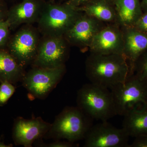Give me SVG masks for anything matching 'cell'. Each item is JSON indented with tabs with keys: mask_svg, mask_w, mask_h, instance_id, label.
<instances>
[{
	"mask_svg": "<svg viewBox=\"0 0 147 147\" xmlns=\"http://www.w3.org/2000/svg\"><path fill=\"white\" fill-rule=\"evenodd\" d=\"M10 26L6 20L0 22V48H6L10 38Z\"/></svg>",
	"mask_w": 147,
	"mask_h": 147,
	"instance_id": "22",
	"label": "cell"
},
{
	"mask_svg": "<svg viewBox=\"0 0 147 147\" xmlns=\"http://www.w3.org/2000/svg\"><path fill=\"white\" fill-rule=\"evenodd\" d=\"M106 24L83 13L63 36L70 46L89 48L95 36Z\"/></svg>",
	"mask_w": 147,
	"mask_h": 147,
	"instance_id": "11",
	"label": "cell"
},
{
	"mask_svg": "<svg viewBox=\"0 0 147 147\" xmlns=\"http://www.w3.org/2000/svg\"><path fill=\"white\" fill-rule=\"evenodd\" d=\"M133 26L147 35V12L143 13Z\"/></svg>",
	"mask_w": 147,
	"mask_h": 147,
	"instance_id": "23",
	"label": "cell"
},
{
	"mask_svg": "<svg viewBox=\"0 0 147 147\" xmlns=\"http://www.w3.org/2000/svg\"><path fill=\"white\" fill-rule=\"evenodd\" d=\"M66 70L65 65L55 68L32 67L21 82L29 99L46 98L61 82Z\"/></svg>",
	"mask_w": 147,
	"mask_h": 147,
	"instance_id": "5",
	"label": "cell"
},
{
	"mask_svg": "<svg viewBox=\"0 0 147 147\" xmlns=\"http://www.w3.org/2000/svg\"><path fill=\"white\" fill-rule=\"evenodd\" d=\"M13 144H5L3 141V136H1L0 137V147H12Z\"/></svg>",
	"mask_w": 147,
	"mask_h": 147,
	"instance_id": "28",
	"label": "cell"
},
{
	"mask_svg": "<svg viewBox=\"0 0 147 147\" xmlns=\"http://www.w3.org/2000/svg\"><path fill=\"white\" fill-rule=\"evenodd\" d=\"M26 72L6 48H0V83L16 85L22 82Z\"/></svg>",
	"mask_w": 147,
	"mask_h": 147,
	"instance_id": "16",
	"label": "cell"
},
{
	"mask_svg": "<svg viewBox=\"0 0 147 147\" xmlns=\"http://www.w3.org/2000/svg\"><path fill=\"white\" fill-rule=\"evenodd\" d=\"M91 0H68L67 4L75 9L85 5Z\"/></svg>",
	"mask_w": 147,
	"mask_h": 147,
	"instance_id": "25",
	"label": "cell"
},
{
	"mask_svg": "<svg viewBox=\"0 0 147 147\" xmlns=\"http://www.w3.org/2000/svg\"><path fill=\"white\" fill-rule=\"evenodd\" d=\"M110 90L117 115L123 116L129 108L147 103V81L135 74Z\"/></svg>",
	"mask_w": 147,
	"mask_h": 147,
	"instance_id": "6",
	"label": "cell"
},
{
	"mask_svg": "<svg viewBox=\"0 0 147 147\" xmlns=\"http://www.w3.org/2000/svg\"><path fill=\"white\" fill-rule=\"evenodd\" d=\"M40 34L37 28L26 24L10 37L6 49L24 69L31 65L36 56Z\"/></svg>",
	"mask_w": 147,
	"mask_h": 147,
	"instance_id": "7",
	"label": "cell"
},
{
	"mask_svg": "<svg viewBox=\"0 0 147 147\" xmlns=\"http://www.w3.org/2000/svg\"><path fill=\"white\" fill-rule=\"evenodd\" d=\"M114 5L121 27L133 26L143 13L140 0H115Z\"/></svg>",
	"mask_w": 147,
	"mask_h": 147,
	"instance_id": "18",
	"label": "cell"
},
{
	"mask_svg": "<svg viewBox=\"0 0 147 147\" xmlns=\"http://www.w3.org/2000/svg\"><path fill=\"white\" fill-rule=\"evenodd\" d=\"M134 72L147 81V50L139 57L135 63Z\"/></svg>",
	"mask_w": 147,
	"mask_h": 147,
	"instance_id": "20",
	"label": "cell"
},
{
	"mask_svg": "<svg viewBox=\"0 0 147 147\" xmlns=\"http://www.w3.org/2000/svg\"><path fill=\"white\" fill-rule=\"evenodd\" d=\"M93 121L77 106H67L56 116L44 138L54 141L65 139L73 143L84 140Z\"/></svg>",
	"mask_w": 147,
	"mask_h": 147,
	"instance_id": "2",
	"label": "cell"
},
{
	"mask_svg": "<svg viewBox=\"0 0 147 147\" xmlns=\"http://www.w3.org/2000/svg\"><path fill=\"white\" fill-rule=\"evenodd\" d=\"M45 3L43 0H22L8 10L6 21L10 29L22 24L37 23Z\"/></svg>",
	"mask_w": 147,
	"mask_h": 147,
	"instance_id": "13",
	"label": "cell"
},
{
	"mask_svg": "<svg viewBox=\"0 0 147 147\" xmlns=\"http://www.w3.org/2000/svg\"><path fill=\"white\" fill-rule=\"evenodd\" d=\"M123 116L122 128L129 137L147 135V103L129 108Z\"/></svg>",
	"mask_w": 147,
	"mask_h": 147,
	"instance_id": "15",
	"label": "cell"
},
{
	"mask_svg": "<svg viewBox=\"0 0 147 147\" xmlns=\"http://www.w3.org/2000/svg\"><path fill=\"white\" fill-rule=\"evenodd\" d=\"M109 1H110L111 2L113 3V4H114V2H115V0H109Z\"/></svg>",
	"mask_w": 147,
	"mask_h": 147,
	"instance_id": "29",
	"label": "cell"
},
{
	"mask_svg": "<svg viewBox=\"0 0 147 147\" xmlns=\"http://www.w3.org/2000/svg\"><path fill=\"white\" fill-rule=\"evenodd\" d=\"M76 9L105 24H117L115 6L109 0H91L85 5Z\"/></svg>",
	"mask_w": 147,
	"mask_h": 147,
	"instance_id": "17",
	"label": "cell"
},
{
	"mask_svg": "<svg viewBox=\"0 0 147 147\" xmlns=\"http://www.w3.org/2000/svg\"><path fill=\"white\" fill-rule=\"evenodd\" d=\"M141 5L143 13L147 12V0H142Z\"/></svg>",
	"mask_w": 147,
	"mask_h": 147,
	"instance_id": "27",
	"label": "cell"
},
{
	"mask_svg": "<svg viewBox=\"0 0 147 147\" xmlns=\"http://www.w3.org/2000/svg\"><path fill=\"white\" fill-rule=\"evenodd\" d=\"M135 139L128 147H147V135H142L134 137Z\"/></svg>",
	"mask_w": 147,
	"mask_h": 147,
	"instance_id": "24",
	"label": "cell"
},
{
	"mask_svg": "<svg viewBox=\"0 0 147 147\" xmlns=\"http://www.w3.org/2000/svg\"><path fill=\"white\" fill-rule=\"evenodd\" d=\"M76 103L93 120L105 121L117 115L111 90L91 83L84 84L78 91Z\"/></svg>",
	"mask_w": 147,
	"mask_h": 147,
	"instance_id": "3",
	"label": "cell"
},
{
	"mask_svg": "<svg viewBox=\"0 0 147 147\" xmlns=\"http://www.w3.org/2000/svg\"><path fill=\"white\" fill-rule=\"evenodd\" d=\"M83 12L65 3H46L38 21L37 29L42 36H63Z\"/></svg>",
	"mask_w": 147,
	"mask_h": 147,
	"instance_id": "4",
	"label": "cell"
},
{
	"mask_svg": "<svg viewBox=\"0 0 147 147\" xmlns=\"http://www.w3.org/2000/svg\"><path fill=\"white\" fill-rule=\"evenodd\" d=\"M35 146L39 147H77L78 144L70 142H62L61 140H55V142L46 144L43 142L42 139H38L34 142Z\"/></svg>",
	"mask_w": 147,
	"mask_h": 147,
	"instance_id": "21",
	"label": "cell"
},
{
	"mask_svg": "<svg viewBox=\"0 0 147 147\" xmlns=\"http://www.w3.org/2000/svg\"><path fill=\"white\" fill-rule=\"evenodd\" d=\"M86 75L92 84L110 89L125 82L129 67L123 55L90 53L85 62Z\"/></svg>",
	"mask_w": 147,
	"mask_h": 147,
	"instance_id": "1",
	"label": "cell"
},
{
	"mask_svg": "<svg viewBox=\"0 0 147 147\" xmlns=\"http://www.w3.org/2000/svg\"><path fill=\"white\" fill-rule=\"evenodd\" d=\"M129 136L123 128L108 121L93 125L84 138V147H128Z\"/></svg>",
	"mask_w": 147,
	"mask_h": 147,
	"instance_id": "9",
	"label": "cell"
},
{
	"mask_svg": "<svg viewBox=\"0 0 147 147\" xmlns=\"http://www.w3.org/2000/svg\"><path fill=\"white\" fill-rule=\"evenodd\" d=\"M123 40V55L129 67V76L134 74V65L147 50V35L134 26L121 27Z\"/></svg>",
	"mask_w": 147,
	"mask_h": 147,
	"instance_id": "14",
	"label": "cell"
},
{
	"mask_svg": "<svg viewBox=\"0 0 147 147\" xmlns=\"http://www.w3.org/2000/svg\"><path fill=\"white\" fill-rule=\"evenodd\" d=\"M51 123L45 121L41 117L26 119L21 117L14 120L12 138L16 146L32 147L35 142L43 139L49 131Z\"/></svg>",
	"mask_w": 147,
	"mask_h": 147,
	"instance_id": "10",
	"label": "cell"
},
{
	"mask_svg": "<svg viewBox=\"0 0 147 147\" xmlns=\"http://www.w3.org/2000/svg\"><path fill=\"white\" fill-rule=\"evenodd\" d=\"M8 11V10L5 6L0 1V22L6 20Z\"/></svg>",
	"mask_w": 147,
	"mask_h": 147,
	"instance_id": "26",
	"label": "cell"
},
{
	"mask_svg": "<svg viewBox=\"0 0 147 147\" xmlns=\"http://www.w3.org/2000/svg\"><path fill=\"white\" fill-rule=\"evenodd\" d=\"M69 46L63 36H42L32 67L55 68L65 65Z\"/></svg>",
	"mask_w": 147,
	"mask_h": 147,
	"instance_id": "8",
	"label": "cell"
},
{
	"mask_svg": "<svg viewBox=\"0 0 147 147\" xmlns=\"http://www.w3.org/2000/svg\"><path fill=\"white\" fill-rule=\"evenodd\" d=\"M16 91L14 85L7 82L1 83L0 85V106L6 104Z\"/></svg>",
	"mask_w": 147,
	"mask_h": 147,
	"instance_id": "19",
	"label": "cell"
},
{
	"mask_svg": "<svg viewBox=\"0 0 147 147\" xmlns=\"http://www.w3.org/2000/svg\"><path fill=\"white\" fill-rule=\"evenodd\" d=\"M90 53L123 55V40L119 25L107 24L96 34L89 47Z\"/></svg>",
	"mask_w": 147,
	"mask_h": 147,
	"instance_id": "12",
	"label": "cell"
}]
</instances>
